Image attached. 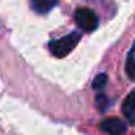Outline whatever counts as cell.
<instances>
[{
    "label": "cell",
    "mask_w": 135,
    "mask_h": 135,
    "mask_svg": "<svg viewBox=\"0 0 135 135\" xmlns=\"http://www.w3.org/2000/svg\"><path fill=\"white\" fill-rule=\"evenodd\" d=\"M80 39H81V33L80 32H71L68 35L62 36V38L51 41L48 44V50L57 58H64L77 47Z\"/></svg>",
    "instance_id": "1"
},
{
    "label": "cell",
    "mask_w": 135,
    "mask_h": 135,
    "mask_svg": "<svg viewBox=\"0 0 135 135\" xmlns=\"http://www.w3.org/2000/svg\"><path fill=\"white\" fill-rule=\"evenodd\" d=\"M74 21L77 26L84 32H93L99 26V18L96 12L90 7H79L74 13Z\"/></svg>",
    "instance_id": "2"
},
{
    "label": "cell",
    "mask_w": 135,
    "mask_h": 135,
    "mask_svg": "<svg viewBox=\"0 0 135 135\" xmlns=\"http://www.w3.org/2000/svg\"><path fill=\"white\" fill-rule=\"evenodd\" d=\"M100 131L108 135H125L126 125L119 118H106L100 122Z\"/></svg>",
    "instance_id": "3"
},
{
    "label": "cell",
    "mask_w": 135,
    "mask_h": 135,
    "mask_svg": "<svg viewBox=\"0 0 135 135\" xmlns=\"http://www.w3.org/2000/svg\"><path fill=\"white\" fill-rule=\"evenodd\" d=\"M122 113L131 125H135V90L125 97L122 103Z\"/></svg>",
    "instance_id": "4"
},
{
    "label": "cell",
    "mask_w": 135,
    "mask_h": 135,
    "mask_svg": "<svg viewBox=\"0 0 135 135\" xmlns=\"http://www.w3.org/2000/svg\"><path fill=\"white\" fill-rule=\"evenodd\" d=\"M55 6H57L55 0H51V2L50 0H32V2H31V7H32L36 13H47Z\"/></svg>",
    "instance_id": "5"
},
{
    "label": "cell",
    "mask_w": 135,
    "mask_h": 135,
    "mask_svg": "<svg viewBox=\"0 0 135 135\" xmlns=\"http://www.w3.org/2000/svg\"><path fill=\"white\" fill-rule=\"evenodd\" d=\"M125 71L129 80H135V42L132 45V48L129 50L128 55H126L125 61Z\"/></svg>",
    "instance_id": "6"
},
{
    "label": "cell",
    "mask_w": 135,
    "mask_h": 135,
    "mask_svg": "<svg viewBox=\"0 0 135 135\" xmlns=\"http://www.w3.org/2000/svg\"><path fill=\"white\" fill-rule=\"evenodd\" d=\"M106 81H108V76H106L105 73H100L94 77L93 83H91V87H93L94 90H102L106 86Z\"/></svg>",
    "instance_id": "7"
},
{
    "label": "cell",
    "mask_w": 135,
    "mask_h": 135,
    "mask_svg": "<svg viewBox=\"0 0 135 135\" xmlns=\"http://www.w3.org/2000/svg\"><path fill=\"white\" fill-rule=\"evenodd\" d=\"M94 103H96V106L99 108L100 112H105L106 108H108V97L103 93H99L96 96V99H94Z\"/></svg>",
    "instance_id": "8"
}]
</instances>
